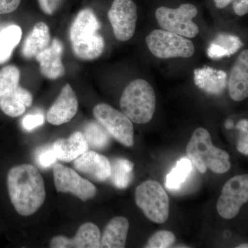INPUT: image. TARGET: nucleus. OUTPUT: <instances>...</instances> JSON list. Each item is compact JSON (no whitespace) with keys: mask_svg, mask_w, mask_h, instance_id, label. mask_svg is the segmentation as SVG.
Segmentation results:
<instances>
[{"mask_svg":"<svg viewBox=\"0 0 248 248\" xmlns=\"http://www.w3.org/2000/svg\"><path fill=\"white\" fill-rule=\"evenodd\" d=\"M108 17L117 40L126 42L132 38L138 20V8L133 0H114Z\"/></svg>","mask_w":248,"mask_h":248,"instance_id":"nucleus-11","label":"nucleus"},{"mask_svg":"<svg viewBox=\"0 0 248 248\" xmlns=\"http://www.w3.org/2000/svg\"><path fill=\"white\" fill-rule=\"evenodd\" d=\"M194 81L199 89L210 94H221L228 82L226 72L210 66L197 68L194 71Z\"/></svg>","mask_w":248,"mask_h":248,"instance_id":"nucleus-17","label":"nucleus"},{"mask_svg":"<svg viewBox=\"0 0 248 248\" xmlns=\"http://www.w3.org/2000/svg\"><path fill=\"white\" fill-rule=\"evenodd\" d=\"M248 201V175L235 176L223 186L217 204L218 215L231 219L239 214L241 207Z\"/></svg>","mask_w":248,"mask_h":248,"instance_id":"nucleus-9","label":"nucleus"},{"mask_svg":"<svg viewBox=\"0 0 248 248\" xmlns=\"http://www.w3.org/2000/svg\"><path fill=\"white\" fill-rule=\"evenodd\" d=\"M120 107L122 112L132 122L148 123L153 119L156 109L154 89L146 80H133L122 93Z\"/></svg>","mask_w":248,"mask_h":248,"instance_id":"nucleus-4","label":"nucleus"},{"mask_svg":"<svg viewBox=\"0 0 248 248\" xmlns=\"http://www.w3.org/2000/svg\"><path fill=\"white\" fill-rule=\"evenodd\" d=\"M111 164L110 179L117 188H126L133 177L134 164L123 158L114 159Z\"/></svg>","mask_w":248,"mask_h":248,"instance_id":"nucleus-24","label":"nucleus"},{"mask_svg":"<svg viewBox=\"0 0 248 248\" xmlns=\"http://www.w3.org/2000/svg\"><path fill=\"white\" fill-rule=\"evenodd\" d=\"M53 170L57 192H70L83 202L92 200L97 195L95 186L71 168L57 164L54 166Z\"/></svg>","mask_w":248,"mask_h":248,"instance_id":"nucleus-10","label":"nucleus"},{"mask_svg":"<svg viewBox=\"0 0 248 248\" xmlns=\"http://www.w3.org/2000/svg\"><path fill=\"white\" fill-rule=\"evenodd\" d=\"M45 122V117L42 114H33V115H28L23 119L22 125L23 128L27 131H31L40 126Z\"/></svg>","mask_w":248,"mask_h":248,"instance_id":"nucleus-30","label":"nucleus"},{"mask_svg":"<svg viewBox=\"0 0 248 248\" xmlns=\"http://www.w3.org/2000/svg\"><path fill=\"white\" fill-rule=\"evenodd\" d=\"M228 89L230 96L236 102L244 100L248 96V50L241 52L232 68Z\"/></svg>","mask_w":248,"mask_h":248,"instance_id":"nucleus-16","label":"nucleus"},{"mask_svg":"<svg viewBox=\"0 0 248 248\" xmlns=\"http://www.w3.org/2000/svg\"><path fill=\"white\" fill-rule=\"evenodd\" d=\"M96 120L109 135L126 147L134 145L133 122L123 112L107 104H99L93 109Z\"/></svg>","mask_w":248,"mask_h":248,"instance_id":"nucleus-8","label":"nucleus"},{"mask_svg":"<svg viewBox=\"0 0 248 248\" xmlns=\"http://www.w3.org/2000/svg\"><path fill=\"white\" fill-rule=\"evenodd\" d=\"M61 0H38L42 11L47 15H53L60 6Z\"/></svg>","mask_w":248,"mask_h":248,"instance_id":"nucleus-31","label":"nucleus"},{"mask_svg":"<svg viewBox=\"0 0 248 248\" xmlns=\"http://www.w3.org/2000/svg\"><path fill=\"white\" fill-rule=\"evenodd\" d=\"M73 166L78 172L97 182H105L110 177V161L96 152H85L73 161Z\"/></svg>","mask_w":248,"mask_h":248,"instance_id":"nucleus-13","label":"nucleus"},{"mask_svg":"<svg viewBox=\"0 0 248 248\" xmlns=\"http://www.w3.org/2000/svg\"><path fill=\"white\" fill-rule=\"evenodd\" d=\"M78 110V97L71 85L67 84L47 112V121L55 125L68 123L76 116Z\"/></svg>","mask_w":248,"mask_h":248,"instance_id":"nucleus-12","label":"nucleus"},{"mask_svg":"<svg viewBox=\"0 0 248 248\" xmlns=\"http://www.w3.org/2000/svg\"><path fill=\"white\" fill-rule=\"evenodd\" d=\"M236 0H214L218 9H224L228 4L234 2Z\"/></svg>","mask_w":248,"mask_h":248,"instance_id":"nucleus-35","label":"nucleus"},{"mask_svg":"<svg viewBox=\"0 0 248 248\" xmlns=\"http://www.w3.org/2000/svg\"><path fill=\"white\" fill-rule=\"evenodd\" d=\"M146 45L153 55L160 59L188 58L195 52L193 42L174 32L156 29L146 38Z\"/></svg>","mask_w":248,"mask_h":248,"instance_id":"nucleus-6","label":"nucleus"},{"mask_svg":"<svg viewBox=\"0 0 248 248\" xmlns=\"http://www.w3.org/2000/svg\"><path fill=\"white\" fill-rule=\"evenodd\" d=\"M7 187L11 203L22 216L33 215L45 203V181L32 165H19L11 169L8 173Z\"/></svg>","mask_w":248,"mask_h":248,"instance_id":"nucleus-1","label":"nucleus"},{"mask_svg":"<svg viewBox=\"0 0 248 248\" xmlns=\"http://www.w3.org/2000/svg\"><path fill=\"white\" fill-rule=\"evenodd\" d=\"M175 236L172 232L161 231L155 233L148 240L146 248H171L175 242Z\"/></svg>","mask_w":248,"mask_h":248,"instance_id":"nucleus-28","label":"nucleus"},{"mask_svg":"<svg viewBox=\"0 0 248 248\" xmlns=\"http://www.w3.org/2000/svg\"><path fill=\"white\" fill-rule=\"evenodd\" d=\"M198 14L197 7L191 4H183L177 9L161 6L155 13L159 27L186 38L198 35L200 28L192 21Z\"/></svg>","mask_w":248,"mask_h":248,"instance_id":"nucleus-7","label":"nucleus"},{"mask_svg":"<svg viewBox=\"0 0 248 248\" xmlns=\"http://www.w3.org/2000/svg\"><path fill=\"white\" fill-rule=\"evenodd\" d=\"M135 202L150 221L164 223L169 218V196L156 181H146L138 186L135 190Z\"/></svg>","mask_w":248,"mask_h":248,"instance_id":"nucleus-5","label":"nucleus"},{"mask_svg":"<svg viewBox=\"0 0 248 248\" xmlns=\"http://www.w3.org/2000/svg\"><path fill=\"white\" fill-rule=\"evenodd\" d=\"M35 158L37 164L42 169L50 167L58 159L52 146L39 148L36 153Z\"/></svg>","mask_w":248,"mask_h":248,"instance_id":"nucleus-29","label":"nucleus"},{"mask_svg":"<svg viewBox=\"0 0 248 248\" xmlns=\"http://www.w3.org/2000/svg\"><path fill=\"white\" fill-rule=\"evenodd\" d=\"M50 42V31L48 26L44 22L37 23L23 44V56L27 59L35 58L48 46Z\"/></svg>","mask_w":248,"mask_h":248,"instance_id":"nucleus-21","label":"nucleus"},{"mask_svg":"<svg viewBox=\"0 0 248 248\" xmlns=\"http://www.w3.org/2000/svg\"><path fill=\"white\" fill-rule=\"evenodd\" d=\"M241 39L236 35L222 33L217 35L207 50L209 58L218 60L231 56L242 48Z\"/></svg>","mask_w":248,"mask_h":248,"instance_id":"nucleus-22","label":"nucleus"},{"mask_svg":"<svg viewBox=\"0 0 248 248\" xmlns=\"http://www.w3.org/2000/svg\"><path fill=\"white\" fill-rule=\"evenodd\" d=\"M100 28V22L92 10L83 9L78 14L70 29L72 48L77 58L94 60L102 55L105 42L98 32Z\"/></svg>","mask_w":248,"mask_h":248,"instance_id":"nucleus-2","label":"nucleus"},{"mask_svg":"<svg viewBox=\"0 0 248 248\" xmlns=\"http://www.w3.org/2000/svg\"><path fill=\"white\" fill-rule=\"evenodd\" d=\"M186 153L202 174L208 169L217 174H223L231 169L229 154L214 146L211 135L206 129H196L187 143Z\"/></svg>","mask_w":248,"mask_h":248,"instance_id":"nucleus-3","label":"nucleus"},{"mask_svg":"<svg viewBox=\"0 0 248 248\" xmlns=\"http://www.w3.org/2000/svg\"><path fill=\"white\" fill-rule=\"evenodd\" d=\"M20 72L17 67L5 66L0 70V97L9 94L19 86Z\"/></svg>","mask_w":248,"mask_h":248,"instance_id":"nucleus-27","label":"nucleus"},{"mask_svg":"<svg viewBox=\"0 0 248 248\" xmlns=\"http://www.w3.org/2000/svg\"><path fill=\"white\" fill-rule=\"evenodd\" d=\"M237 150L239 153L248 156V131H241V135L237 142Z\"/></svg>","mask_w":248,"mask_h":248,"instance_id":"nucleus-33","label":"nucleus"},{"mask_svg":"<svg viewBox=\"0 0 248 248\" xmlns=\"http://www.w3.org/2000/svg\"><path fill=\"white\" fill-rule=\"evenodd\" d=\"M52 147L57 158L63 162L74 161L89 149V145L81 132H76L68 139H59Z\"/></svg>","mask_w":248,"mask_h":248,"instance_id":"nucleus-18","label":"nucleus"},{"mask_svg":"<svg viewBox=\"0 0 248 248\" xmlns=\"http://www.w3.org/2000/svg\"><path fill=\"white\" fill-rule=\"evenodd\" d=\"M236 128L240 131H248V120H242L236 124Z\"/></svg>","mask_w":248,"mask_h":248,"instance_id":"nucleus-36","label":"nucleus"},{"mask_svg":"<svg viewBox=\"0 0 248 248\" xmlns=\"http://www.w3.org/2000/svg\"><path fill=\"white\" fill-rule=\"evenodd\" d=\"M225 127L228 130L234 128V122L232 120H227L225 122Z\"/></svg>","mask_w":248,"mask_h":248,"instance_id":"nucleus-37","label":"nucleus"},{"mask_svg":"<svg viewBox=\"0 0 248 248\" xmlns=\"http://www.w3.org/2000/svg\"><path fill=\"white\" fill-rule=\"evenodd\" d=\"M20 3L21 0H0V15L14 12Z\"/></svg>","mask_w":248,"mask_h":248,"instance_id":"nucleus-32","label":"nucleus"},{"mask_svg":"<svg viewBox=\"0 0 248 248\" xmlns=\"http://www.w3.org/2000/svg\"><path fill=\"white\" fill-rule=\"evenodd\" d=\"M235 14L239 16H245L248 12V0H236L232 2Z\"/></svg>","mask_w":248,"mask_h":248,"instance_id":"nucleus-34","label":"nucleus"},{"mask_svg":"<svg viewBox=\"0 0 248 248\" xmlns=\"http://www.w3.org/2000/svg\"><path fill=\"white\" fill-rule=\"evenodd\" d=\"M32 103L31 93L18 86L9 94L0 97V108L6 115L17 117L22 115L27 108L30 107Z\"/></svg>","mask_w":248,"mask_h":248,"instance_id":"nucleus-20","label":"nucleus"},{"mask_svg":"<svg viewBox=\"0 0 248 248\" xmlns=\"http://www.w3.org/2000/svg\"><path fill=\"white\" fill-rule=\"evenodd\" d=\"M83 134L89 146L96 149H104L110 142V136L107 130L100 124L96 122L86 124Z\"/></svg>","mask_w":248,"mask_h":248,"instance_id":"nucleus-26","label":"nucleus"},{"mask_svg":"<svg viewBox=\"0 0 248 248\" xmlns=\"http://www.w3.org/2000/svg\"><path fill=\"white\" fill-rule=\"evenodd\" d=\"M192 170V164L188 158L183 157L166 176V187L170 190H179L186 182Z\"/></svg>","mask_w":248,"mask_h":248,"instance_id":"nucleus-25","label":"nucleus"},{"mask_svg":"<svg viewBox=\"0 0 248 248\" xmlns=\"http://www.w3.org/2000/svg\"><path fill=\"white\" fill-rule=\"evenodd\" d=\"M63 52V44L55 38L51 45L35 57L40 63L41 73L45 78L57 79L64 76L65 68L62 60Z\"/></svg>","mask_w":248,"mask_h":248,"instance_id":"nucleus-15","label":"nucleus"},{"mask_svg":"<svg viewBox=\"0 0 248 248\" xmlns=\"http://www.w3.org/2000/svg\"><path fill=\"white\" fill-rule=\"evenodd\" d=\"M22 31L17 25H10L0 31V64L11 58L15 48L20 42Z\"/></svg>","mask_w":248,"mask_h":248,"instance_id":"nucleus-23","label":"nucleus"},{"mask_svg":"<svg viewBox=\"0 0 248 248\" xmlns=\"http://www.w3.org/2000/svg\"><path fill=\"white\" fill-rule=\"evenodd\" d=\"M248 248L247 244L240 245V246H237V247H236V248Z\"/></svg>","mask_w":248,"mask_h":248,"instance_id":"nucleus-38","label":"nucleus"},{"mask_svg":"<svg viewBox=\"0 0 248 248\" xmlns=\"http://www.w3.org/2000/svg\"><path fill=\"white\" fill-rule=\"evenodd\" d=\"M53 248H98L101 247V233L99 228L93 223L81 225L74 237L58 236L50 241Z\"/></svg>","mask_w":248,"mask_h":248,"instance_id":"nucleus-14","label":"nucleus"},{"mask_svg":"<svg viewBox=\"0 0 248 248\" xmlns=\"http://www.w3.org/2000/svg\"><path fill=\"white\" fill-rule=\"evenodd\" d=\"M129 222L124 217H116L108 223L101 238V247L125 248L129 231Z\"/></svg>","mask_w":248,"mask_h":248,"instance_id":"nucleus-19","label":"nucleus"}]
</instances>
